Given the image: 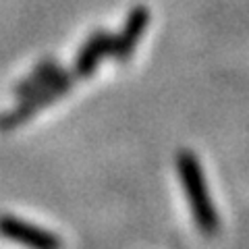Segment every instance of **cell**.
Returning <instances> with one entry per match:
<instances>
[{
	"label": "cell",
	"mask_w": 249,
	"mask_h": 249,
	"mask_svg": "<svg viewBox=\"0 0 249 249\" xmlns=\"http://www.w3.org/2000/svg\"><path fill=\"white\" fill-rule=\"evenodd\" d=\"M177 175L181 181L183 189L187 193V201L191 208V216L196 227L204 232V235H216L220 220H218V212L210 197L206 175L201 168L199 158L189 150H181L177 154Z\"/></svg>",
	"instance_id": "6da1fadb"
},
{
	"label": "cell",
	"mask_w": 249,
	"mask_h": 249,
	"mask_svg": "<svg viewBox=\"0 0 249 249\" xmlns=\"http://www.w3.org/2000/svg\"><path fill=\"white\" fill-rule=\"evenodd\" d=\"M73 81H75V73L73 71L67 73L65 69H62V71L54 77V79H50L48 83H44L42 88H37L31 93H27V96H23L21 104L15 108V110H11L9 114L2 116L0 127H2V129H13V127H19V124L29 121L36 112H40L42 108L54 104L62 96V93H67L69 89H71Z\"/></svg>",
	"instance_id": "7a4b0ae2"
},
{
	"label": "cell",
	"mask_w": 249,
	"mask_h": 249,
	"mask_svg": "<svg viewBox=\"0 0 249 249\" xmlns=\"http://www.w3.org/2000/svg\"><path fill=\"white\" fill-rule=\"evenodd\" d=\"M147 25H150V11H147L143 4L133 6V9L129 11L127 19H124L123 29L116 36H112L110 56L119 62H127L135 54V48H137V44L142 40Z\"/></svg>",
	"instance_id": "3957f363"
},
{
	"label": "cell",
	"mask_w": 249,
	"mask_h": 249,
	"mask_svg": "<svg viewBox=\"0 0 249 249\" xmlns=\"http://www.w3.org/2000/svg\"><path fill=\"white\" fill-rule=\"evenodd\" d=\"M110 50H112V34L106 29H96L83 42V46L75 56V65H73L75 77H81V79L91 77L98 71L100 62L106 56H110Z\"/></svg>",
	"instance_id": "277c9868"
},
{
	"label": "cell",
	"mask_w": 249,
	"mask_h": 249,
	"mask_svg": "<svg viewBox=\"0 0 249 249\" xmlns=\"http://www.w3.org/2000/svg\"><path fill=\"white\" fill-rule=\"evenodd\" d=\"M0 235L36 249H54L60 245V239L54 237L50 231L40 229L36 224H29L25 220H19V218L9 214L0 216Z\"/></svg>",
	"instance_id": "5b68a950"
},
{
	"label": "cell",
	"mask_w": 249,
	"mask_h": 249,
	"mask_svg": "<svg viewBox=\"0 0 249 249\" xmlns=\"http://www.w3.org/2000/svg\"><path fill=\"white\" fill-rule=\"evenodd\" d=\"M62 71V67L58 65L54 58H48V60H42L40 65H37L34 71H31L25 79H23L17 88H15V93H17L19 98H23V96H27V93H31L34 89H37V88H42L44 83H48L50 79H54L58 73Z\"/></svg>",
	"instance_id": "8992f818"
}]
</instances>
